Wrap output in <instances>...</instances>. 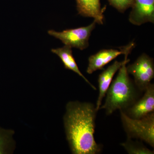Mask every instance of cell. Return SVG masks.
<instances>
[{
  "mask_svg": "<svg viewBox=\"0 0 154 154\" xmlns=\"http://www.w3.org/2000/svg\"><path fill=\"white\" fill-rule=\"evenodd\" d=\"M125 60L122 61L116 60L112 65L104 70L99 75L98 78L99 95L96 105V109L99 110L102 105V101L106 95V93L110 86L112 79L116 72L125 62Z\"/></svg>",
  "mask_w": 154,
  "mask_h": 154,
  "instance_id": "obj_9",
  "label": "cell"
},
{
  "mask_svg": "<svg viewBox=\"0 0 154 154\" xmlns=\"http://www.w3.org/2000/svg\"><path fill=\"white\" fill-rule=\"evenodd\" d=\"M132 10L129 17V22L140 26L147 23L154 22V0H133Z\"/></svg>",
  "mask_w": 154,
  "mask_h": 154,
  "instance_id": "obj_8",
  "label": "cell"
},
{
  "mask_svg": "<svg viewBox=\"0 0 154 154\" xmlns=\"http://www.w3.org/2000/svg\"><path fill=\"white\" fill-rule=\"evenodd\" d=\"M110 5L119 12H124L128 8L131 7L133 0H108Z\"/></svg>",
  "mask_w": 154,
  "mask_h": 154,
  "instance_id": "obj_14",
  "label": "cell"
},
{
  "mask_svg": "<svg viewBox=\"0 0 154 154\" xmlns=\"http://www.w3.org/2000/svg\"><path fill=\"white\" fill-rule=\"evenodd\" d=\"M134 46V42H131L119 50L109 49L100 50L89 57L87 72L89 74H92L96 71L102 69L105 65L121 54L128 56Z\"/></svg>",
  "mask_w": 154,
  "mask_h": 154,
  "instance_id": "obj_6",
  "label": "cell"
},
{
  "mask_svg": "<svg viewBox=\"0 0 154 154\" xmlns=\"http://www.w3.org/2000/svg\"><path fill=\"white\" fill-rule=\"evenodd\" d=\"M128 57L125 56V62L119 69L115 79L111 82L105 95V103L99 109H105L107 115L117 110H125L138 100L137 88L127 71L126 65L130 61Z\"/></svg>",
  "mask_w": 154,
  "mask_h": 154,
  "instance_id": "obj_2",
  "label": "cell"
},
{
  "mask_svg": "<svg viewBox=\"0 0 154 154\" xmlns=\"http://www.w3.org/2000/svg\"><path fill=\"white\" fill-rule=\"evenodd\" d=\"M14 131L0 128V154L11 153L14 149Z\"/></svg>",
  "mask_w": 154,
  "mask_h": 154,
  "instance_id": "obj_12",
  "label": "cell"
},
{
  "mask_svg": "<svg viewBox=\"0 0 154 154\" xmlns=\"http://www.w3.org/2000/svg\"><path fill=\"white\" fill-rule=\"evenodd\" d=\"M96 23L94 21L86 27L67 29L61 32L49 30L48 33L51 36L60 39L65 45L83 50L89 46V38L96 27Z\"/></svg>",
  "mask_w": 154,
  "mask_h": 154,
  "instance_id": "obj_5",
  "label": "cell"
},
{
  "mask_svg": "<svg viewBox=\"0 0 154 154\" xmlns=\"http://www.w3.org/2000/svg\"><path fill=\"white\" fill-rule=\"evenodd\" d=\"M122 123L128 138L145 142L154 147V112L139 119L128 117L120 110Z\"/></svg>",
  "mask_w": 154,
  "mask_h": 154,
  "instance_id": "obj_3",
  "label": "cell"
},
{
  "mask_svg": "<svg viewBox=\"0 0 154 154\" xmlns=\"http://www.w3.org/2000/svg\"><path fill=\"white\" fill-rule=\"evenodd\" d=\"M129 154H153L154 151L149 149L141 142L134 141L128 138L125 142L121 144Z\"/></svg>",
  "mask_w": 154,
  "mask_h": 154,
  "instance_id": "obj_13",
  "label": "cell"
},
{
  "mask_svg": "<svg viewBox=\"0 0 154 154\" xmlns=\"http://www.w3.org/2000/svg\"><path fill=\"white\" fill-rule=\"evenodd\" d=\"M128 74L133 76L134 83L140 91H144L154 77V63L152 58L143 54L131 64L126 66Z\"/></svg>",
  "mask_w": 154,
  "mask_h": 154,
  "instance_id": "obj_4",
  "label": "cell"
},
{
  "mask_svg": "<svg viewBox=\"0 0 154 154\" xmlns=\"http://www.w3.org/2000/svg\"><path fill=\"white\" fill-rule=\"evenodd\" d=\"M98 111L96 105L91 102L73 101L67 104L64 125L72 153L101 152L102 146L96 143L94 137Z\"/></svg>",
  "mask_w": 154,
  "mask_h": 154,
  "instance_id": "obj_1",
  "label": "cell"
},
{
  "mask_svg": "<svg viewBox=\"0 0 154 154\" xmlns=\"http://www.w3.org/2000/svg\"><path fill=\"white\" fill-rule=\"evenodd\" d=\"M143 96L133 105L122 110L130 118L139 119L154 112V85L151 84Z\"/></svg>",
  "mask_w": 154,
  "mask_h": 154,
  "instance_id": "obj_7",
  "label": "cell"
},
{
  "mask_svg": "<svg viewBox=\"0 0 154 154\" xmlns=\"http://www.w3.org/2000/svg\"><path fill=\"white\" fill-rule=\"evenodd\" d=\"M79 14L83 17L94 18L96 23L102 25L104 10L101 8L100 0H76Z\"/></svg>",
  "mask_w": 154,
  "mask_h": 154,
  "instance_id": "obj_10",
  "label": "cell"
},
{
  "mask_svg": "<svg viewBox=\"0 0 154 154\" xmlns=\"http://www.w3.org/2000/svg\"><path fill=\"white\" fill-rule=\"evenodd\" d=\"M51 51L53 53L57 54L60 58L66 69L75 72L80 76L86 82L91 86V88L94 90H97L96 87L93 85L80 71L74 57L73 56L71 47L65 45L62 48H53L51 50Z\"/></svg>",
  "mask_w": 154,
  "mask_h": 154,
  "instance_id": "obj_11",
  "label": "cell"
}]
</instances>
